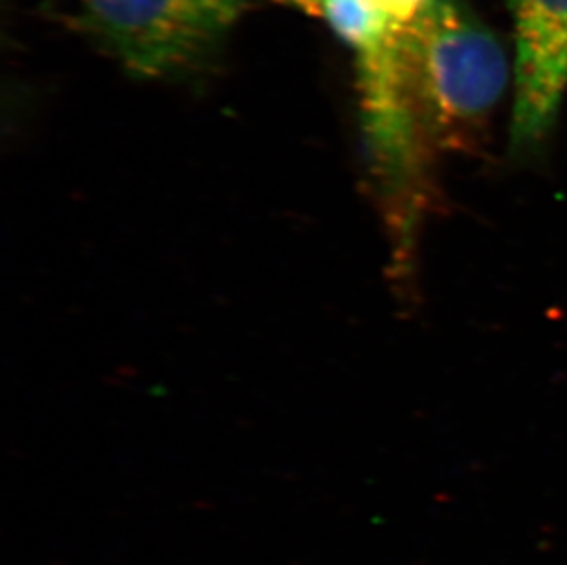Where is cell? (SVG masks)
Masks as SVG:
<instances>
[{"label": "cell", "mask_w": 567, "mask_h": 565, "mask_svg": "<svg viewBox=\"0 0 567 565\" xmlns=\"http://www.w3.org/2000/svg\"><path fill=\"white\" fill-rule=\"evenodd\" d=\"M402 70L430 151L471 147L508 83L504 47L466 0L424 2L402 33Z\"/></svg>", "instance_id": "obj_1"}, {"label": "cell", "mask_w": 567, "mask_h": 565, "mask_svg": "<svg viewBox=\"0 0 567 565\" xmlns=\"http://www.w3.org/2000/svg\"><path fill=\"white\" fill-rule=\"evenodd\" d=\"M247 0H72L78 24L144 78L172 74L215 49Z\"/></svg>", "instance_id": "obj_2"}, {"label": "cell", "mask_w": 567, "mask_h": 565, "mask_svg": "<svg viewBox=\"0 0 567 565\" xmlns=\"http://www.w3.org/2000/svg\"><path fill=\"white\" fill-rule=\"evenodd\" d=\"M514 32L513 151L540 147L567 91V0H507Z\"/></svg>", "instance_id": "obj_3"}, {"label": "cell", "mask_w": 567, "mask_h": 565, "mask_svg": "<svg viewBox=\"0 0 567 565\" xmlns=\"http://www.w3.org/2000/svg\"><path fill=\"white\" fill-rule=\"evenodd\" d=\"M285 2H290V4H300V0H285Z\"/></svg>", "instance_id": "obj_4"}]
</instances>
